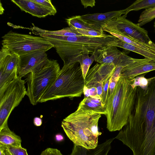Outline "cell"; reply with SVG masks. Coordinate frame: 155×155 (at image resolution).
Returning a JSON list of instances; mask_svg holds the SVG:
<instances>
[{"instance_id":"6da1fadb","label":"cell","mask_w":155,"mask_h":155,"mask_svg":"<svg viewBox=\"0 0 155 155\" xmlns=\"http://www.w3.org/2000/svg\"><path fill=\"white\" fill-rule=\"evenodd\" d=\"M127 137L142 148L155 147V78L147 87H137L134 106L123 127Z\"/></svg>"},{"instance_id":"7a4b0ae2","label":"cell","mask_w":155,"mask_h":155,"mask_svg":"<svg viewBox=\"0 0 155 155\" xmlns=\"http://www.w3.org/2000/svg\"><path fill=\"white\" fill-rule=\"evenodd\" d=\"M30 29L33 34L45 38L53 45L64 65L77 61L78 58L84 54L92 55L95 51L107 45L116 38L106 34L96 37L58 36L44 33L34 25Z\"/></svg>"},{"instance_id":"3957f363","label":"cell","mask_w":155,"mask_h":155,"mask_svg":"<svg viewBox=\"0 0 155 155\" xmlns=\"http://www.w3.org/2000/svg\"><path fill=\"white\" fill-rule=\"evenodd\" d=\"M101 117V114L79 104L75 112L63 119L61 126L74 145L93 149L98 145L101 134L98 128Z\"/></svg>"},{"instance_id":"277c9868","label":"cell","mask_w":155,"mask_h":155,"mask_svg":"<svg viewBox=\"0 0 155 155\" xmlns=\"http://www.w3.org/2000/svg\"><path fill=\"white\" fill-rule=\"evenodd\" d=\"M132 79L120 77L112 93L107 97L106 108L107 128L110 132L120 131L127 123L133 110L137 87L131 86Z\"/></svg>"},{"instance_id":"5b68a950","label":"cell","mask_w":155,"mask_h":155,"mask_svg":"<svg viewBox=\"0 0 155 155\" xmlns=\"http://www.w3.org/2000/svg\"><path fill=\"white\" fill-rule=\"evenodd\" d=\"M85 81L78 61L64 65L53 84L39 101L42 103L65 97H80L83 93Z\"/></svg>"},{"instance_id":"8992f818","label":"cell","mask_w":155,"mask_h":155,"mask_svg":"<svg viewBox=\"0 0 155 155\" xmlns=\"http://www.w3.org/2000/svg\"><path fill=\"white\" fill-rule=\"evenodd\" d=\"M60 70L57 60L48 59L42 67L26 75V95L31 104L35 105L39 103L44 93L55 81Z\"/></svg>"},{"instance_id":"52a82bcc","label":"cell","mask_w":155,"mask_h":155,"mask_svg":"<svg viewBox=\"0 0 155 155\" xmlns=\"http://www.w3.org/2000/svg\"><path fill=\"white\" fill-rule=\"evenodd\" d=\"M2 46L18 56L35 51H47L54 47L40 36L21 34L10 31L2 37Z\"/></svg>"},{"instance_id":"ba28073f","label":"cell","mask_w":155,"mask_h":155,"mask_svg":"<svg viewBox=\"0 0 155 155\" xmlns=\"http://www.w3.org/2000/svg\"><path fill=\"white\" fill-rule=\"evenodd\" d=\"M26 94L25 81L18 76L0 89V129Z\"/></svg>"},{"instance_id":"9c48e42d","label":"cell","mask_w":155,"mask_h":155,"mask_svg":"<svg viewBox=\"0 0 155 155\" xmlns=\"http://www.w3.org/2000/svg\"><path fill=\"white\" fill-rule=\"evenodd\" d=\"M127 15L113 18L107 24L121 34L132 38L144 43L154 45L150 39L147 31L126 18Z\"/></svg>"},{"instance_id":"30bf717a","label":"cell","mask_w":155,"mask_h":155,"mask_svg":"<svg viewBox=\"0 0 155 155\" xmlns=\"http://www.w3.org/2000/svg\"><path fill=\"white\" fill-rule=\"evenodd\" d=\"M19 57L2 47L0 51V89L18 76Z\"/></svg>"},{"instance_id":"8fae6325","label":"cell","mask_w":155,"mask_h":155,"mask_svg":"<svg viewBox=\"0 0 155 155\" xmlns=\"http://www.w3.org/2000/svg\"><path fill=\"white\" fill-rule=\"evenodd\" d=\"M48 58L46 52L35 51L19 57L18 76L21 78L33 71L42 67Z\"/></svg>"},{"instance_id":"7c38bea8","label":"cell","mask_w":155,"mask_h":155,"mask_svg":"<svg viewBox=\"0 0 155 155\" xmlns=\"http://www.w3.org/2000/svg\"><path fill=\"white\" fill-rule=\"evenodd\" d=\"M113 63H97L88 70L84 79L85 86L90 88L98 83H103L110 78L116 68Z\"/></svg>"},{"instance_id":"4fadbf2b","label":"cell","mask_w":155,"mask_h":155,"mask_svg":"<svg viewBox=\"0 0 155 155\" xmlns=\"http://www.w3.org/2000/svg\"><path fill=\"white\" fill-rule=\"evenodd\" d=\"M155 70V62L144 58L124 67L121 70L120 77L131 80L136 76Z\"/></svg>"},{"instance_id":"5bb4252c","label":"cell","mask_w":155,"mask_h":155,"mask_svg":"<svg viewBox=\"0 0 155 155\" xmlns=\"http://www.w3.org/2000/svg\"><path fill=\"white\" fill-rule=\"evenodd\" d=\"M124 14H125V9L104 13L85 14L81 15V17L85 21L98 31L103 32L101 29L102 26L113 18Z\"/></svg>"},{"instance_id":"9a60e30c","label":"cell","mask_w":155,"mask_h":155,"mask_svg":"<svg viewBox=\"0 0 155 155\" xmlns=\"http://www.w3.org/2000/svg\"><path fill=\"white\" fill-rule=\"evenodd\" d=\"M122 52L116 46L107 45L97 49L93 54L94 61L100 64L113 63L116 65Z\"/></svg>"},{"instance_id":"2e32d148","label":"cell","mask_w":155,"mask_h":155,"mask_svg":"<svg viewBox=\"0 0 155 155\" xmlns=\"http://www.w3.org/2000/svg\"><path fill=\"white\" fill-rule=\"evenodd\" d=\"M11 1L21 11L33 16L41 18L48 15H53L51 12L32 0H12Z\"/></svg>"},{"instance_id":"e0dca14e","label":"cell","mask_w":155,"mask_h":155,"mask_svg":"<svg viewBox=\"0 0 155 155\" xmlns=\"http://www.w3.org/2000/svg\"><path fill=\"white\" fill-rule=\"evenodd\" d=\"M115 138L106 140L95 148L87 149L74 145L71 153L68 155H108L111 147V143Z\"/></svg>"},{"instance_id":"ac0fdd59","label":"cell","mask_w":155,"mask_h":155,"mask_svg":"<svg viewBox=\"0 0 155 155\" xmlns=\"http://www.w3.org/2000/svg\"><path fill=\"white\" fill-rule=\"evenodd\" d=\"M103 31H106L120 40L134 46L147 50L155 52V44L144 43L130 37L122 35L110 25L105 24L101 27Z\"/></svg>"},{"instance_id":"d6986e66","label":"cell","mask_w":155,"mask_h":155,"mask_svg":"<svg viewBox=\"0 0 155 155\" xmlns=\"http://www.w3.org/2000/svg\"><path fill=\"white\" fill-rule=\"evenodd\" d=\"M21 143L20 137L10 129L8 123L0 129V146L19 147Z\"/></svg>"},{"instance_id":"ffe728a7","label":"cell","mask_w":155,"mask_h":155,"mask_svg":"<svg viewBox=\"0 0 155 155\" xmlns=\"http://www.w3.org/2000/svg\"><path fill=\"white\" fill-rule=\"evenodd\" d=\"M107 45L120 47L134 52L143 56L145 58L150 59L155 62V52L134 46L125 42L116 37L112 41L110 42Z\"/></svg>"},{"instance_id":"44dd1931","label":"cell","mask_w":155,"mask_h":155,"mask_svg":"<svg viewBox=\"0 0 155 155\" xmlns=\"http://www.w3.org/2000/svg\"><path fill=\"white\" fill-rule=\"evenodd\" d=\"M80 104L96 113L106 115V107L103 103L101 99L89 97L84 98Z\"/></svg>"},{"instance_id":"7402d4cb","label":"cell","mask_w":155,"mask_h":155,"mask_svg":"<svg viewBox=\"0 0 155 155\" xmlns=\"http://www.w3.org/2000/svg\"><path fill=\"white\" fill-rule=\"evenodd\" d=\"M66 20L69 27L71 28L75 29L98 31L95 28L85 21L82 18L81 16H73L66 19Z\"/></svg>"},{"instance_id":"603a6c76","label":"cell","mask_w":155,"mask_h":155,"mask_svg":"<svg viewBox=\"0 0 155 155\" xmlns=\"http://www.w3.org/2000/svg\"><path fill=\"white\" fill-rule=\"evenodd\" d=\"M155 7V0H137L125 9V14L131 11H137Z\"/></svg>"},{"instance_id":"cb8c5ba5","label":"cell","mask_w":155,"mask_h":155,"mask_svg":"<svg viewBox=\"0 0 155 155\" xmlns=\"http://www.w3.org/2000/svg\"><path fill=\"white\" fill-rule=\"evenodd\" d=\"M41 31L47 34L64 37H74L82 35L79 33L76 29L68 27L57 31H48L38 28Z\"/></svg>"},{"instance_id":"d4e9b609","label":"cell","mask_w":155,"mask_h":155,"mask_svg":"<svg viewBox=\"0 0 155 155\" xmlns=\"http://www.w3.org/2000/svg\"><path fill=\"white\" fill-rule=\"evenodd\" d=\"M94 60L95 57L94 54L89 57L87 53L83 54L78 58L77 61L80 64L84 79L90 67Z\"/></svg>"},{"instance_id":"484cf974","label":"cell","mask_w":155,"mask_h":155,"mask_svg":"<svg viewBox=\"0 0 155 155\" xmlns=\"http://www.w3.org/2000/svg\"><path fill=\"white\" fill-rule=\"evenodd\" d=\"M155 18V7L145 9L141 14L137 24L141 27Z\"/></svg>"},{"instance_id":"4316f807","label":"cell","mask_w":155,"mask_h":155,"mask_svg":"<svg viewBox=\"0 0 155 155\" xmlns=\"http://www.w3.org/2000/svg\"><path fill=\"white\" fill-rule=\"evenodd\" d=\"M116 68L114 73L110 78L108 94H111L120 77L122 69L124 68L121 66H116Z\"/></svg>"},{"instance_id":"83f0119b","label":"cell","mask_w":155,"mask_h":155,"mask_svg":"<svg viewBox=\"0 0 155 155\" xmlns=\"http://www.w3.org/2000/svg\"><path fill=\"white\" fill-rule=\"evenodd\" d=\"M146 74H142L132 79L131 86L134 88L140 87L143 89L146 88L149 82V78L147 79L144 77Z\"/></svg>"},{"instance_id":"f1b7e54d","label":"cell","mask_w":155,"mask_h":155,"mask_svg":"<svg viewBox=\"0 0 155 155\" xmlns=\"http://www.w3.org/2000/svg\"><path fill=\"white\" fill-rule=\"evenodd\" d=\"M10 155H28L26 149L22 146L4 147Z\"/></svg>"},{"instance_id":"f546056e","label":"cell","mask_w":155,"mask_h":155,"mask_svg":"<svg viewBox=\"0 0 155 155\" xmlns=\"http://www.w3.org/2000/svg\"><path fill=\"white\" fill-rule=\"evenodd\" d=\"M33 2L40 5L47 9L49 10L54 15L57 12V11L54 5L50 0H32Z\"/></svg>"},{"instance_id":"4dcf8cb0","label":"cell","mask_w":155,"mask_h":155,"mask_svg":"<svg viewBox=\"0 0 155 155\" xmlns=\"http://www.w3.org/2000/svg\"><path fill=\"white\" fill-rule=\"evenodd\" d=\"M77 31L82 36L90 37L101 36L106 34L103 32L95 30H88L80 29H76Z\"/></svg>"},{"instance_id":"1f68e13d","label":"cell","mask_w":155,"mask_h":155,"mask_svg":"<svg viewBox=\"0 0 155 155\" xmlns=\"http://www.w3.org/2000/svg\"><path fill=\"white\" fill-rule=\"evenodd\" d=\"M110 78L104 82L103 84V92L102 97V101L105 105L109 91V87Z\"/></svg>"},{"instance_id":"d6a6232c","label":"cell","mask_w":155,"mask_h":155,"mask_svg":"<svg viewBox=\"0 0 155 155\" xmlns=\"http://www.w3.org/2000/svg\"><path fill=\"white\" fill-rule=\"evenodd\" d=\"M40 155H63L59 150L54 148H48L43 150Z\"/></svg>"},{"instance_id":"836d02e7","label":"cell","mask_w":155,"mask_h":155,"mask_svg":"<svg viewBox=\"0 0 155 155\" xmlns=\"http://www.w3.org/2000/svg\"><path fill=\"white\" fill-rule=\"evenodd\" d=\"M89 92L90 97L102 99L98 94L97 90L96 87H93L89 88Z\"/></svg>"},{"instance_id":"e575fe53","label":"cell","mask_w":155,"mask_h":155,"mask_svg":"<svg viewBox=\"0 0 155 155\" xmlns=\"http://www.w3.org/2000/svg\"><path fill=\"white\" fill-rule=\"evenodd\" d=\"M81 4L84 6V8H87L88 6L93 7L95 5L96 3V2L94 0H81Z\"/></svg>"},{"instance_id":"d590c367","label":"cell","mask_w":155,"mask_h":155,"mask_svg":"<svg viewBox=\"0 0 155 155\" xmlns=\"http://www.w3.org/2000/svg\"><path fill=\"white\" fill-rule=\"evenodd\" d=\"M103 83H98L94 85L93 87L97 88L98 94L102 98L103 92Z\"/></svg>"},{"instance_id":"8d00e7d4","label":"cell","mask_w":155,"mask_h":155,"mask_svg":"<svg viewBox=\"0 0 155 155\" xmlns=\"http://www.w3.org/2000/svg\"><path fill=\"white\" fill-rule=\"evenodd\" d=\"M33 123L35 126L37 127L40 126L42 124V120L39 117H36L34 119Z\"/></svg>"},{"instance_id":"74e56055","label":"cell","mask_w":155,"mask_h":155,"mask_svg":"<svg viewBox=\"0 0 155 155\" xmlns=\"http://www.w3.org/2000/svg\"><path fill=\"white\" fill-rule=\"evenodd\" d=\"M55 139L56 141L60 142L64 140V138L63 135L61 134H58L55 135Z\"/></svg>"},{"instance_id":"f35d334b","label":"cell","mask_w":155,"mask_h":155,"mask_svg":"<svg viewBox=\"0 0 155 155\" xmlns=\"http://www.w3.org/2000/svg\"><path fill=\"white\" fill-rule=\"evenodd\" d=\"M89 90V88H88L87 87L85 86L84 88L83 91V93L84 95V98L90 97Z\"/></svg>"},{"instance_id":"ab89813d","label":"cell","mask_w":155,"mask_h":155,"mask_svg":"<svg viewBox=\"0 0 155 155\" xmlns=\"http://www.w3.org/2000/svg\"><path fill=\"white\" fill-rule=\"evenodd\" d=\"M5 155H10L8 153L6 150Z\"/></svg>"},{"instance_id":"60d3db41","label":"cell","mask_w":155,"mask_h":155,"mask_svg":"<svg viewBox=\"0 0 155 155\" xmlns=\"http://www.w3.org/2000/svg\"><path fill=\"white\" fill-rule=\"evenodd\" d=\"M153 27H154V30L155 31V21L154 22V23H153Z\"/></svg>"}]
</instances>
